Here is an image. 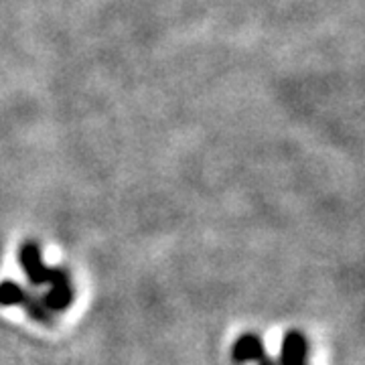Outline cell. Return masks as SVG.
<instances>
[{"label":"cell","instance_id":"cell-4","mask_svg":"<svg viewBox=\"0 0 365 365\" xmlns=\"http://www.w3.org/2000/svg\"><path fill=\"white\" fill-rule=\"evenodd\" d=\"M309 343L300 331H288L280 345V365H307Z\"/></svg>","mask_w":365,"mask_h":365},{"label":"cell","instance_id":"cell-2","mask_svg":"<svg viewBox=\"0 0 365 365\" xmlns=\"http://www.w3.org/2000/svg\"><path fill=\"white\" fill-rule=\"evenodd\" d=\"M0 304L2 307L19 304V307H23V311L31 319H35L39 323H45V325H53L55 323V317L45 307V302L41 299H35L29 290H25V288L21 287L19 282H14V280H2L0 282Z\"/></svg>","mask_w":365,"mask_h":365},{"label":"cell","instance_id":"cell-1","mask_svg":"<svg viewBox=\"0 0 365 365\" xmlns=\"http://www.w3.org/2000/svg\"><path fill=\"white\" fill-rule=\"evenodd\" d=\"M19 264L35 287L51 284V290L43 299L45 307L51 313H63L69 309L76 297L71 278L63 268H51L43 262V252L37 242L33 240L23 242V246L19 248Z\"/></svg>","mask_w":365,"mask_h":365},{"label":"cell","instance_id":"cell-3","mask_svg":"<svg viewBox=\"0 0 365 365\" xmlns=\"http://www.w3.org/2000/svg\"><path fill=\"white\" fill-rule=\"evenodd\" d=\"M232 359L235 365L252 364V361L258 365H276V361L264 349L260 337L254 333H246L235 341L232 347Z\"/></svg>","mask_w":365,"mask_h":365}]
</instances>
